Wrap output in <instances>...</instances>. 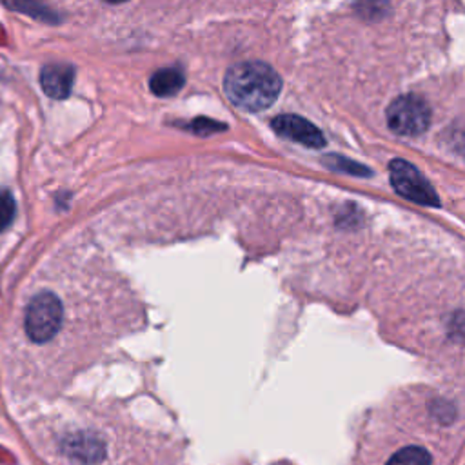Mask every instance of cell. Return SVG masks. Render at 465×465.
Returning <instances> with one entry per match:
<instances>
[{
  "label": "cell",
  "mask_w": 465,
  "mask_h": 465,
  "mask_svg": "<svg viewBox=\"0 0 465 465\" xmlns=\"http://www.w3.org/2000/svg\"><path fill=\"white\" fill-rule=\"evenodd\" d=\"M62 318L64 309L60 298L49 291L38 292L25 309V334L35 343H45L60 331Z\"/></svg>",
  "instance_id": "2"
},
{
  "label": "cell",
  "mask_w": 465,
  "mask_h": 465,
  "mask_svg": "<svg viewBox=\"0 0 465 465\" xmlns=\"http://www.w3.org/2000/svg\"><path fill=\"white\" fill-rule=\"evenodd\" d=\"M2 2H4L7 7L16 9V11H22V13L31 15V16L42 18V16L47 15L45 7H44L38 0H2Z\"/></svg>",
  "instance_id": "11"
},
{
  "label": "cell",
  "mask_w": 465,
  "mask_h": 465,
  "mask_svg": "<svg viewBox=\"0 0 465 465\" xmlns=\"http://www.w3.org/2000/svg\"><path fill=\"white\" fill-rule=\"evenodd\" d=\"M271 127L289 140H294L302 145L320 149L325 145V138L322 131L312 125L309 120L298 116V114H280L271 122Z\"/></svg>",
  "instance_id": "5"
},
{
  "label": "cell",
  "mask_w": 465,
  "mask_h": 465,
  "mask_svg": "<svg viewBox=\"0 0 465 465\" xmlns=\"http://www.w3.org/2000/svg\"><path fill=\"white\" fill-rule=\"evenodd\" d=\"M430 463H432V458L423 447L409 445L394 452L385 465H430Z\"/></svg>",
  "instance_id": "9"
},
{
  "label": "cell",
  "mask_w": 465,
  "mask_h": 465,
  "mask_svg": "<svg viewBox=\"0 0 465 465\" xmlns=\"http://www.w3.org/2000/svg\"><path fill=\"white\" fill-rule=\"evenodd\" d=\"M282 89L280 74L265 62H240L227 69L223 91L243 111H263L276 102Z\"/></svg>",
  "instance_id": "1"
},
{
  "label": "cell",
  "mask_w": 465,
  "mask_h": 465,
  "mask_svg": "<svg viewBox=\"0 0 465 465\" xmlns=\"http://www.w3.org/2000/svg\"><path fill=\"white\" fill-rule=\"evenodd\" d=\"M74 80V69L69 64H47L42 67L40 84L47 96L64 100L69 96Z\"/></svg>",
  "instance_id": "6"
},
{
  "label": "cell",
  "mask_w": 465,
  "mask_h": 465,
  "mask_svg": "<svg viewBox=\"0 0 465 465\" xmlns=\"http://www.w3.org/2000/svg\"><path fill=\"white\" fill-rule=\"evenodd\" d=\"M183 82H185V76L180 69L163 67L151 76L149 87L156 96H173L183 87Z\"/></svg>",
  "instance_id": "8"
},
{
  "label": "cell",
  "mask_w": 465,
  "mask_h": 465,
  "mask_svg": "<svg viewBox=\"0 0 465 465\" xmlns=\"http://www.w3.org/2000/svg\"><path fill=\"white\" fill-rule=\"evenodd\" d=\"M389 174H391V183L400 196L420 205H429V207L440 205V198L436 191L412 163L401 158H396L389 163Z\"/></svg>",
  "instance_id": "4"
},
{
  "label": "cell",
  "mask_w": 465,
  "mask_h": 465,
  "mask_svg": "<svg viewBox=\"0 0 465 465\" xmlns=\"http://www.w3.org/2000/svg\"><path fill=\"white\" fill-rule=\"evenodd\" d=\"M65 450L80 463H94L104 456V445L89 434H76L69 438L65 441Z\"/></svg>",
  "instance_id": "7"
},
{
  "label": "cell",
  "mask_w": 465,
  "mask_h": 465,
  "mask_svg": "<svg viewBox=\"0 0 465 465\" xmlns=\"http://www.w3.org/2000/svg\"><path fill=\"white\" fill-rule=\"evenodd\" d=\"M105 2H111V4H120V2H125V0H105Z\"/></svg>",
  "instance_id": "12"
},
{
  "label": "cell",
  "mask_w": 465,
  "mask_h": 465,
  "mask_svg": "<svg viewBox=\"0 0 465 465\" xmlns=\"http://www.w3.org/2000/svg\"><path fill=\"white\" fill-rule=\"evenodd\" d=\"M15 211H16L15 198L11 196L9 191L2 189L0 191V232H4L11 225L15 218Z\"/></svg>",
  "instance_id": "10"
},
{
  "label": "cell",
  "mask_w": 465,
  "mask_h": 465,
  "mask_svg": "<svg viewBox=\"0 0 465 465\" xmlns=\"http://www.w3.org/2000/svg\"><path fill=\"white\" fill-rule=\"evenodd\" d=\"M430 124L429 104L414 94H401L394 98L387 107V125L400 136H420Z\"/></svg>",
  "instance_id": "3"
}]
</instances>
